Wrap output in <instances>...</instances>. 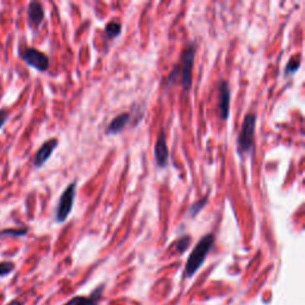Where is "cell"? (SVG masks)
<instances>
[{
  "instance_id": "cell-1",
  "label": "cell",
  "mask_w": 305,
  "mask_h": 305,
  "mask_svg": "<svg viewBox=\"0 0 305 305\" xmlns=\"http://www.w3.org/2000/svg\"><path fill=\"white\" fill-rule=\"evenodd\" d=\"M215 242V236L213 234H206L200 239V241L197 243L196 247L191 252L190 258L187 259L186 266H185V277H192L196 272L199 269L203 262L205 261L207 254H209L211 247Z\"/></svg>"
},
{
  "instance_id": "cell-2",
  "label": "cell",
  "mask_w": 305,
  "mask_h": 305,
  "mask_svg": "<svg viewBox=\"0 0 305 305\" xmlns=\"http://www.w3.org/2000/svg\"><path fill=\"white\" fill-rule=\"evenodd\" d=\"M256 128V116L249 113L243 119L241 130L238 137V149L240 154H248L254 145V134Z\"/></svg>"
},
{
  "instance_id": "cell-3",
  "label": "cell",
  "mask_w": 305,
  "mask_h": 305,
  "mask_svg": "<svg viewBox=\"0 0 305 305\" xmlns=\"http://www.w3.org/2000/svg\"><path fill=\"white\" fill-rule=\"evenodd\" d=\"M194 55H196V43L191 42L180 56L179 69L181 77V86H183L185 92H189L191 87H192V69L194 63Z\"/></svg>"
},
{
  "instance_id": "cell-4",
  "label": "cell",
  "mask_w": 305,
  "mask_h": 305,
  "mask_svg": "<svg viewBox=\"0 0 305 305\" xmlns=\"http://www.w3.org/2000/svg\"><path fill=\"white\" fill-rule=\"evenodd\" d=\"M75 191H77V183L69 184L63 191L62 196L60 197V202H58L56 215H55V219L58 223H62L67 219L69 216L70 211L73 209L74 198H75Z\"/></svg>"
},
{
  "instance_id": "cell-5",
  "label": "cell",
  "mask_w": 305,
  "mask_h": 305,
  "mask_svg": "<svg viewBox=\"0 0 305 305\" xmlns=\"http://www.w3.org/2000/svg\"><path fill=\"white\" fill-rule=\"evenodd\" d=\"M19 56L22 60L29 66L40 70V72H45L49 68V57L44 53H42L36 48H25V49L19 50Z\"/></svg>"
},
{
  "instance_id": "cell-6",
  "label": "cell",
  "mask_w": 305,
  "mask_h": 305,
  "mask_svg": "<svg viewBox=\"0 0 305 305\" xmlns=\"http://www.w3.org/2000/svg\"><path fill=\"white\" fill-rule=\"evenodd\" d=\"M219 89V116L223 121H226L229 118L230 111V87L229 83L225 80H222L218 84Z\"/></svg>"
},
{
  "instance_id": "cell-7",
  "label": "cell",
  "mask_w": 305,
  "mask_h": 305,
  "mask_svg": "<svg viewBox=\"0 0 305 305\" xmlns=\"http://www.w3.org/2000/svg\"><path fill=\"white\" fill-rule=\"evenodd\" d=\"M58 144L57 139L51 138L49 141H45L43 144H42V147L38 149L36 154H35L34 158V166L36 168H40L43 166L45 162L48 161V159L51 157V154H53V151L56 149Z\"/></svg>"
},
{
  "instance_id": "cell-8",
  "label": "cell",
  "mask_w": 305,
  "mask_h": 305,
  "mask_svg": "<svg viewBox=\"0 0 305 305\" xmlns=\"http://www.w3.org/2000/svg\"><path fill=\"white\" fill-rule=\"evenodd\" d=\"M154 152H155V159H157V162H158L159 166L166 167L168 164V160H170V151H168L167 142H166V134H165L164 130L160 131V134H159L158 141H157V143H155Z\"/></svg>"
},
{
  "instance_id": "cell-9",
  "label": "cell",
  "mask_w": 305,
  "mask_h": 305,
  "mask_svg": "<svg viewBox=\"0 0 305 305\" xmlns=\"http://www.w3.org/2000/svg\"><path fill=\"white\" fill-rule=\"evenodd\" d=\"M28 19L31 27L38 28L44 19V10L41 3L31 2L28 5Z\"/></svg>"
},
{
  "instance_id": "cell-10",
  "label": "cell",
  "mask_w": 305,
  "mask_h": 305,
  "mask_svg": "<svg viewBox=\"0 0 305 305\" xmlns=\"http://www.w3.org/2000/svg\"><path fill=\"white\" fill-rule=\"evenodd\" d=\"M129 122H130V115H129V113H119V115L115 117L109 124L108 129H106L105 131L106 135L119 134Z\"/></svg>"
},
{
  "instance_id": "cell-11",
  "label": "cell",
  "mask_w": 305,
  "mask_h": 305,
  "mask_svg": "<svg viewBox=\"0 0 305 305\" xmlns=\"http://www.w3.org/2000/svg\"><path fill=\"white\" fill-rule=\"evenodd\" d=\"M100 290H102V287L96 292H93V294L91 297L73 298V299H70L66 305H98L100 299V292H102Z\"/></svg>"
},
{
  "instance_id": "cell-12",
  "label": "cell",
  "mask_w": 305,
  "mask_h": 305,
  "mask_svg": "<svg viewBox=\"0 0 305 305\" xmlns=\"http://www.w3.org/2000/svg\"><path fill=\"white\" fill-rule=\"evenodd\" d=\"M122 32V25L118 22H111L106 25L105 35L108 40H113V38L118 37Z\"/></svg>"
},
{
  "instance_id": "cell-13",
  "label": "cell",
  "mask_w": 305,
  "mask_h": 305,
  "mask_svg": "<svg viewBox=\"0 0 305 305\" xmlns=\"http://www.w3.org/2000/svg\"><path fill=\"white\" fill-rule=\"evenodd\" d=\"M29 232L28 228H22V229H15V228H8L0 230V238H4V236H11V238H21V236L27 235Z\"/></svg>"
},
{
  "instance_id": "cell-14",
  "label": "cell",
  "mask_w": 305,
  "mask_h": 305,
  "mask_svg": "<svg viewBox=\"0 0 305 305\" xmlns=\"http://www.w3.org/2000/svg\"><path fill=\"white\" fill-rule=\"evenodd\" d=\"M300 67V58L299 56H293L290 58L288 63L286 64V68H285V75L290 77L292 74H294L299 69Z\"/></svg>"
},
{
  "instance_id": "cell-15",
  "label": "cell",
  "mask_w": 305,
  "mask_h": 305,
  "mask_svg": "<svg viewBox=\"0 0 305 305\" xmlns=\"http://www.w3.org/2000/svg\"><path fill=\"white\" fill-rule=\"evenodd\" d=\"M207 204V196H205L203 198V199H199V200H197V202H194L192 205H191V207H190V215H191V217H192V218H194V217H196L198 213L200 212V211H202V209L204 206H205Z\"/></svg>"
},
{
  "instance_id": "cell-16",
  "label": "cell",
  "mask_w": 305,
  "mask_h": 305,
  "mask_svg": "<svg viewBox=\"0 0 305 305\" xmlns=\"http://www.w3.org/2000/svg\"><path fill=\"white\" fill-rule=\"evenodd\" d=\"M15 264L12 261H2L0 262V278L6 277L15 269Z\"/></svg>"
},
{
  "instance_id": "cell-17",
  "label": "cell",
  "mask_w": 305,
  "mask_h": 305,
  "mask_svg": "<svg viewBox=\"0 0 305 305\" xmlns=\"http://www.w3.org/2000/svg\"><path fill=\"white\" fill-rule=\"evenodd\" d=\"M190 243H191L190 236H183V238L177 242V251L179 253H184L190 247Z\"/></svg>"
},
{
  "instance_id": "cell-18",
  "label": "cell",
  "mask_w": 305,
  "mask_h": 305,
  "mask_svg": "<svg viewBox=\"0 0 305 305\" xmlns=\"http://www.w3.org/2000/svg\"><path fill=\"white\" fill-rule=\"evenodd\" d=\"M8 117H9L8 110H6V109H2V110H0V129H2L3 125L5 124V122H6V119H8Z\"/></svg>"
},
{
  "instance_id": "cell-19",
  "label": "cell",
  "mask_w": 305,
  "mask_h": 305,
  "mask_svg": "<svg viewBox=\"0 0 305 305\" xmlns=\"http://www.w3.org/2000/svg\"><path fill=\"white\" fill-rule=\"evenodd\" d=\"M6 305H24V303H23V301H21V300L14 299V300H11V301H10V303H8Z\"/></svg>"
}]
</instances>
